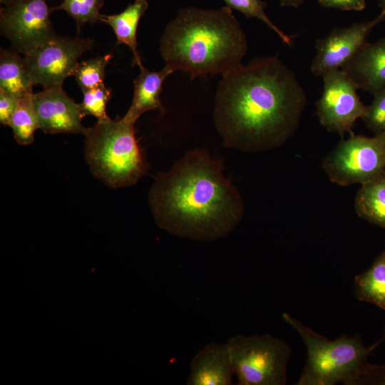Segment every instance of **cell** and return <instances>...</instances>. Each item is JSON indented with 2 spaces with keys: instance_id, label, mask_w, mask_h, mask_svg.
<instances>
[{
  "instance_id": "obj_15",
  "label": "cell",
  "mask_w": 385,
  "mask_h": 385,
  "mask_svg": "<svg viewBox=\"0 0 385 385\" xmlns=\"http://www.w3.org/2000/svg\"><path fill=\"white\" fill-rule=\"evenodd\" d=\"M133 81L134 93L132 103L123 118L135 123L145 112L158 109L165 112L160 96L165 79L174 72L166 66L160 71H150L145 67Z\"/></svg>"
},
{
  "instance_id": "obj_17",
  "label": "cell",
  "mask_w": 385,
  "mask_h": 385,
  "mask_svg": "<svg viewBox=\"0 0 385 385\" xmlns=\"http://www.w3.org/2000/svg\"><path fill=\"white\" fill-rule=\"evenodd\" d=\"M34 86L24 58L14 49L1 48L0 88L19 98L32 94Z\"/></svg>"
},
{
  "instance_id": "obj_24",
  "label": "cell",
  "mask_w": 385,
  "mask_h": 385,
  "mask_svg": "<svg viewBox=\"0 0 385 385\" xmlns=\"http://www.w3.org/2000/svg\"><path fill=\"white\" fill-rule=\"evenodd\" d=\"M83 98L80 103L83 116L91 115L97 120L109 118L106 113V105L112 96V91L104 83L96 87L82 91Z\"/></svg>"
},
{
  "instance_id": "obj_2",
  "label": "cell",
  "mask_w": 385,
  "mask_h": 385,
  "mask_svg": "<svg viewBox=\"0 0 385 385\" xmlns=\"http://www.w3.org/2000/svg\"><path fill=\"white\" fill-rule=\"evenodd\" d=\"M223 171L220 159L195 148L185 152L169 170L158 173L149 192L158 227L177 237L198 241L230 234L241 221L245 204Z\"/></svg>"
},
{
  "instance_id": "obj_18",
  "label": "cell",
  "mask_w": 385,
  "mask_h": 385,
  "mask_svg": "<svg viewBox=\"0 0 385 385\" xmlns=\"http://www.w3.org/2000/svg\"><path fill=\"white\" fill-rule=\"evenodd\" d=\"M354 209L362 219L385 229V172L361 185Z\"/></svg>"
},
{
  "instance_id": "obj_26",
  "label": "cell",
  "mask_w": 385,
  "mask_h": 385,
  "mask_svg": "<svg viewBox=\"0 0 385 385\" xmlns=\"http://www.w3.org/2000/svg\"><path fill=\"white\" fill-rule=\"evenodd\" d=\"M18 98L9 92L0 88V123L9 125L16 107Z\"/></svg>"
},
{
  "instance_id": "obj_22",
  "label": "cell",
  "mask_w": 385,
  "mask_h": 385,
  "mask_svg": "<svg viewBox=\"0 0 385 385\" xmlns=\"http://www.w3.org/2000/svg\"><path fill=\"white\" fill-rule=\"evenodd\" d=\"M103 4L104 0H63L59 6L51 8V10H64L80 27L86 23L101 21L103 14H101L100 9Z\"/></svg>"
},
{
  "instance_id": "obj_16",
  "label": "cell",
  "mask_w": 385,
  "mask_h": 385,
  "mask_svg": "<svg viewBox=\"0 0 385 385\" xmlns=\"http://www.w3.org/2000/svg\"><path fill=\"white\" fill-rule=\"evenodd\" d=\"M148 8L146 0H135L129 4L120 14L102 15L101 21L108 24L113 30L117 45L125 44L133 51V65H137L140 69L143 68L140 56L137 50V29L141 16Z\"/></svg>"
},
{
  "instance_id": "obj_3",
  "label": "cell",
  "mask_w": 385,
  "mask_h": 385,
  "mask_svg": "<svg viewBox=\"0 0 385 385\" xmlns=\"http://www.w3.org/2000/svg\"><path fill=\"white\" fill-rule=\"evenodd\" d=\"M160 43L165 65L174 71L189 73L191 79L225 75L241 65L247 49L245 34L227 6L180 9Z\"/></svg>"
},
{
  "instance_id": "obj_9",
  "label": "cell",
  "mask_w": 385,
  "mask_h": 385,
  "mask_svg": "<svg viewBox=\"0 0 385 385\" xmlns=\"http://www.w3.org/2000/svg\"><path fill=\"white\" fill-rule=\"evenodd\" d=\"M91 38L56 36L43 45L24 55L34 85L43 88L62 86L73 73L81 56L90 50Z\"/></svg>"
},
{
  "instance_id": "obj_20",
  "label": "cell",
  "mask_w": 385,
  "mask_h": 385,
  "mask_svg": "<svg viewBox=\"0 0 385 385\" xmlns=\"http://www.w3.org/2000/svg\"><path fill=\"white\" fill-rule=\"evenodd\" d=\"M32 95L33 93L18 98L9 125L16 142L23 145L32 143L34 133L39 129Z\"/></svg>"
},
{
  "instance_id": "obj_12",
  "label": "cell",
  "mask_w": 385,
  "mask_h": 385,
  "mask_svg": "<svg viewBox=\"0 0 385 385\" xmlns=\"http://www.w3.org/2000/svg\"><path fill=\"white\" fill-rule=\"evenodd\" d=\"M32 101L39 129L48 133H83L84 117L80 103L71 98L62 86L43 88L33 93Z\"/></svg>"
},
{
  "instance_id": "obj_1",
  "label": "cell",
  "mask_w": 385,
  "mask_h": 385,
  "mask_svg": "<svg viewBox=\"0 0 385 385\" xmlns=\"http://www.w3.org/2000/svg\"><path fill=\"white\" fill-rule=\"evenodd\" d=\"M307 102L296 75L277 56L256 58L222 76L214 124L225 147L266 151L295 133Z\"/></svg>"
},
{
  "instance_id": "obj_7",
  "label": "cell",
  "mask_w": 385,
  "mask_h": 385,
  "mask_svg": "<svg viewBox=\"0 0 385 385\" xmlns=\"http://www.w3.org/2000/svg\"><path fill=\"white\" fill-rule=\"evenodd\" d=\"M322 168L341 186L363 184L385 172V133L369 138L351 134L323 159Z\"/></svg>"
},
{
  "instance_id": "obj_21",
  "label": "cell",
  "mask_w": 385,
  "mask_h": 385,
  "mask_svg": "<svg viewBox=\"0 0 385 385\" xmlns=\"http://www.w3.org/2000/svg\"><path fill=\"white\" fill-rule=\"evenodd\" d=\"M113 58L108 53L79 62L73 73L81 91L103 84L106 68Z\"/></svg>"
},
{
  "instance_id": "obj_5",
  "label": "cell",
  "mask_w": 385,
  "mask_h": 385,
  "mask_svg": "<svg viewBox=\"0 0 385 385\" xmlns=\"http://www.w3.org/2000/svg\"><path fill=\"white\" fill-rule=\"evenodd\" d=\"M135 123L123 117L97 120L86 128V160L93 175L112 188L135 184L148 163L135 134Z\"/></svg>"
},
{
  "instance_id": "obj_29",
  "label": "cell",
  "mask_w": 385,
  "mask_h": 385,
  "mask_svg": "<svg viewBox=\"0 0 385 385\" xmlns=\"http://www.w3.org/2000/svg\"><path fill=\"white\" fill-rule=\"evenodd\" d=\"M279 4L282 6H292L294 8H298L303 4L304 0H279Z\"/></svg>"
},
{
  "instance_id": "obj_30",
  "label": "cell",
  "mask_w": 385,
  "mask_h": 385,
  "mask_svg": "<svg viewBox=\"0 0 385 385\" xmlns=\"http://www.w3.org/2000/svg\"><path fill=\"white\" fill-rule=\"evenodd\" d=\"M382 11H385V0H375Z\"/></svg>"
},
{
  "instance_id": "obj_14",
  "label": "cell",
  "mask_w": 385,
  "mask_h": 385,
  "mask_svg": "<svg viewBox=\"0 0 385 385\" xmlns=\"http://www.w3.org/2000/svg\"><path fill=\"white\" fill-rule=\"evenodd\" d=\"M235 376L227 342L207 344L190 362L188 385H231Z\"/></svg>"
},
{
  "instance_id": "obj_4",
  "label": "cell",
  "mask_w": 385,
  "mask_h": 385,
  "mask_svg": "<svg viewBox=\"0 0 385 385\" xmlns=\"http://www.w3.org/2000/svg\"><path fill=\"white\" fill-rule=\"evenodd\" d=\"M282 317L299 334L307 349L306 363L297 385L359 384L376 342L367 346L358 334L330 340L287 313Z\"/></svg>"
},
{
  "instance_id": "obj_8",
  "label": "cell",
  "mask_w": 385,
  "mask_h": 385,
  "mask_svg": "<svg viewBox=\"0 0 385 385\" xmlns=\"http://www.w3.org/2000/svg\"><path fill=\"white\" fill-rule=\"evenodd\" d=\"M51 11L46 0H16L1 9V34L14 50L25 55L57 36Z\"/></svg>"
},
{
  "instance_id": "obj_23",
  "label": "cell",
  "mask_w": 385,
  "mask_h": 385,
  "mask_svg": "<svg viewBox=\"0 0 385 385\" xmlns=\"http://www.w3.org/2000/svg\"><path fill=\"white\" fill-rule=\"evenodd\" d=\"M231 9L241 12L247 18H256L270 27L282 42L289 46H292L293 36L286 34L278 28L267 16L265 9L267 4L262 0H223Z\"/></svg>"
},
{
  "instance_id": "obj_28",
  "label": "cell",
  "mask_w": 385,
  "mask_h": 385,
  "mask_svg": "<svg viewBox=\"0 0 385 385\" xmlns=\"http://www.w3.org/2000/svg\"><path fill=\"white\" fill-rule=\"evenodd\" d=\"M324 8L341 11H362L366 8L365 0H317Z\"/></svg>"
},
{
  "instance_id": "obj_13",
  "label": "cell",
  "mask_w": 385,
  "mask_h": 385,
  "mask_svg": "<svg viewBox=\"0 0 385 385\" xmlns=\"http://www.w3.org/2000/svg\"><path fill=\"white\" fill-rule=\"evenodd\" d=\"M357 89L373 96L385 88V36L366 42L341 68Z\"/></svg>"
},
{
  "instance_id": "obj_25",
  "label": "cell",
  "mask_w": 385,
  "mask_h": 385,
  "mask_svg": "<svg viewBox=\"0 0 385 385\" xmlns=\"http://www.w3.org/2000/svg\"><path fill=\"white\" fill-rule=\"evenodd\" d=\"M374 97L361 119L375 135L385 133V88Z\"/></svg>"
},
{
  "instance_id": "obj_27",
  "label": "cell",
  "mask_w": 385,
  "mask_h": 385,
  "mask_svg": "<svg viewBox=\"0 0 385 385\" xmlns=\"http://www.w3.org/2000/svg\"><path fill=\"white\" fill-rule=\"evenodd\" d=\"M359 384L385 385V364H368L359 380Z\"/></svg>"
},
{
  "instance_id": "obj_19",
  "label": "cell",
  "mask_w": 385,
  "mask_h": 385,
  "mask_svg": "<svg viewBox=\"0 0 385 385\" xmlns=\"http://www.w3.org/2000/svg\"><path fill=\"white\" fill-rule=\"evenodd\" d=\"M354 285L356 299L385 310V247L366 271L354 277Z\"/></svg>"
},
{
  "instance_id": "obj_6",
  "label": "cell",
  "mask_w": 385,
  "mask_h": 385,
  "mask_svg": "<svg viewBox=\"0 0 385 385\" xmlns=\"http://www.w3.org/2000/svg\"><path fill=\"white\" fill-rule=\"evenodd\" d=\"M239 385H284L291 348L269 334L232 337L227 342Z\"/></svg>"
},
{
  "instance_id": "obj_32",
  "label": "cell",
  "mask_w": 385,
  "mask_h": 385,
  "mask_svg": "<svg viewBox=\"0 0 385 385\" xmlns=\"http://www.w3.org/2000/svg\"><path fill=\"white\" fill-rule=\"evenodd\" d=\"M385 341V327L384 328V330H383V333L380 337V339L376 342L377 343V344L379 345V344H381V342H384Z\"/></svg>"
},
{
  "instance_id": "obj_11",
  "label": "cell",
  "mask_w": 385,
  "mask_h": 385,
  "mask_svg": "<svg viewBox=\"0 0 385 385\" xmlns=\"http://www.w3.org/2000/svg\"><path fill=\"white\" fill-rule=\"evenodd\" d=\"M384 20L385 11L381 10L370 21L334 28L324 36L317 38L316 55L310 66L312 73L322 76L328 72L341 69L366 42L374 28Z\"/></svg>"
},
{
  "instance_id": "obj_31",
  "label": "cell",
  "mask_w": 385,
  "mask_h": 385,
  "mask_svg": "<svg viewBox=\"0 0 385 385\" xmlns=\"http://www.w3.org/2000/svg\"><path fill=\"white\" fill-rule=\"evenodd\" d=\"M16 0H0L1 4H4L5 6H9L16 1Z\"/></svg>"
},
{
  "instance_id": "obj_10",
  "label": "cell",
  "mask_w": 385,
  "mask_h": 385,
  "mask_svg": "<svg viewBox=\"0 0 385 385\" xmlns=\"http://www.w3.org/2000/svg\"><path fill=\"white\" fill-rule=\"evenodd\" d=\"M322 77L323 91L316 103L320 124L329 132L340 135L351 133L356 120L364 116L366 109L356 92L357 88L342 69Z\"/></svg>"
}]
</instances>
